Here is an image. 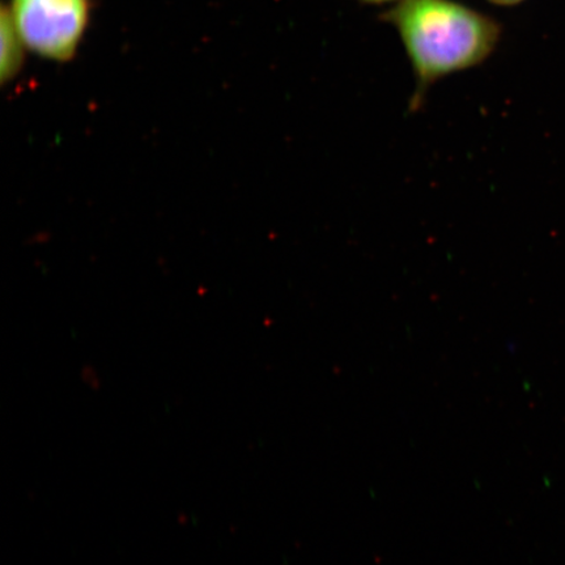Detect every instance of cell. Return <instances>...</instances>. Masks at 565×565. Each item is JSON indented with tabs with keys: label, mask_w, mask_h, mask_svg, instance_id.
I'll use <instances>...</instances> for the list:
<instances>
[{
	"label": "cell",
	"mask_w": 565,
	"mask_h": 565,
	"mask_svg": "<svg viewBox=\"0 0 565 565\" xmlns=\"http://www.w3.org/2000/svg\"><path fill=\"white\" fill-rule=\"evenodd\" d=\"M386 19L397 26L418 77L415 109L430 84L482 63L500 38L497 21L454 0H402Z\"/></svg>",
	"instance_id": "1"
},
{
	"label": "cell",
	"mask_w": 565,
	"mask_h": 565,
	"mask_svg": "<svg viewBox=\"0 0 565 565\" xmlns=\"http://www.w3.org/2000/svg\"><path fill=\"white\" fill-rule=\"evenodd\" d=\"M11 18L23 44L56 62L73 58L86 31L88 0H12Z\"/></svg>",
	"instance_id": "2"
},
{
	"label": "cell",
	"mask_w": 565,
	"mask_h": 565,
	"mask_svg": "<svg viewBox=\"0 0 565 565\" xmlns=\"http://www.w3.org/2000/svg\"><path fill=\"white\" fill-rule=\"evenodd\" d=\"M0 41H2L0 77H2L4 84L19 74L21 63H23V46H25L20 39L15 24H13L9 10H3L2 17H0Z\"/></svg>",
	"instance_id": "3"
},
{
	"label": "cell",
	"mask_w": 565,
	"mask_h": 565,
	"mask_svg": "<svg viewBox=\"0 0 565 565\" xmlns=\"http://www.w3.org/2000/svg\"><path fill=\"white\" fill-rule=\"evenodd\" d=\"M492 3L501 4V6H513L521 3L522 0H490Z\"/></svg>",
	"instance_id": "4"
},
{
	"label": "cell",
	"mask_w": 565,
	"mask_h": 565,
	"mask_svg": "<svg viewBox=\"0 0 565 565\" xmlns=\"http://www.w3.org/2000/svg\"><path fill=\"white\" fill-rule=\"evenodd\" d=\"M363 2H366V3H384V2H391V0H363Z\"/></svg>",
	"instance_id": "5"
}]
</instances>
